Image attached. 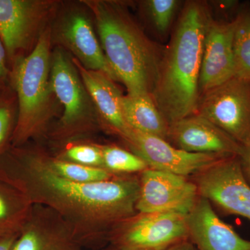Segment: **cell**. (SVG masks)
<instances>
[{
  "label": "cell",
  "instance_id": "9a60e30c",
  "mask_svg": "<svg viewBox=\"0 0 250 250\" xmlns=\"http://www.w3.org/2000/svg\"><path fill=\"white\" fill-rule=\"evenodd\" d=\"M72 230L50 208L33 205L27 222L10 250H80Z\"/></svg>",
  "mask_w": 250,
  "mask_h": 250
},
{
  "label": "cell",
  "instance_id": "f1b7e54d",
  "mask_svg": "<svg viewBox=\"0 0 250 250\" xmlns=\"http://www.w3.org/2000/svg\"><path fill=\"white\" fill-rule=\"evenodd\" d=\"M18 235L0 237V250H10Z\"/></svg>",
  "mask_w": 250,
  "mask_h": 250
},
{
  "label": "cell",
  "instance_id": "4316f807",
  "mask_svg": "<svg viewBox=\"0 0 250 250\" xmlns=\"http://www.w3.org/2000/svg\"><path fill=\"white\" fill-rule=\"evenodd\" d=\"M239 157L243 177L250 186V143L244 147V152Z\"/></svg>",
  "mask_w": 250,
  "mask_h": 250
},
{
  "label": "cell",
  "instance_id": "e0dca14e",
  "mask_svg": "<svg viewBox=\"0 0 250 250\" xmlns=\"http://www.w3.org/2000/svg\"><path fill=\"white\" fill-rule=\"evenodd\" d=\"M72 61L93 100L102 130L116 135L125 142L132 129L123 116V94L116 82L103 72L86 70L76 59L72 58Z\"/></svg>",
  "mask_w": 250,
  "mask_h": 250
},
{
  "label": "cell",
  "instance_id": "9c48e42d",
  "mask_svg": "<svg viewBox=\"0 0 250 250\" xmlns=\"http://www.w3.org/2000/svg\"><path fill=\"white\" fill-rule=\"evenodd\" d=\"M195 114L246 147L250 143V80L234 76L202 94Z\"/></svg>",
  "mask_w": 250,
  "mask_h": 250
},
{
  "label": "cell",
  "instance_id": "44dd1931",
  "mask_svg": "<svg viewBox=\"0 0 250 250\" xmlns=\"http://www.w3.org/2000/svg\"><path fill=\"white\" fill-rule=\"evenodd\" d=\"M183 4L178 0H145L139 2L140 9L149 27L161 38L170 32Z\"/></svg>",
  "mask_w": 250,
  "mask_h": 250
},
{
  "label": "cell",
  "instance_id": "4fadbf2b",
  "mask_svg": "<svg viewBox=\"0 0 250 250\" xmlns=\"http://www.w3.org/2000/svg\"><path fill=\"white\" fill-rule=\"evenodd\" d=\"M167 142L188 152L241 156L244 152L243 146L197 114L170 123Z\"/></svg>",
  "mask_w": 250,
  "mask_h": 250
},
{
  "label": "cell",
  "instance_id": "8fae6325",
  "mask_svg": "<svg viewBox=\"0 0 250 250\" xmlns=\"http://www.w3.org/2000/svg\"><path fill=\"white\" fill-rule=\"evenodd\" d=\"M139 177L137 213L174 212L187 215L200 197L191 177L149 167Z\"/></svg>",
  "mask_w": 250,
  "mask_h": 250
},
{
  "label": "cell",
  "instance_id": "2e32d148",
  "mask_svg": "<svg viewBox=\"0 0 250 250\" xmlns=\"http://www.w3.org/2000/svg\"><path fill=\"white\" fill-rule=\"evenodd\" d=\"M187 225L189 241L197 250H250V241L225 223L204 197L187 215Z\"/></svg>",
  "mask_w": 250,
  "mask_h": 250
},
{
  "label": "cell",
  "instance_id": "30bf717a",
  "mask_svg": "<svg viewBox=\"0 0 250 250\" xmlns=\"http://www.w3.org/2000/svg\"><path fill=\"white\" fill-rule=\"evenodd\" d=\"M191 179L200 196L222 213L250 220V186L243 177L239 156H227Z\"/></svg>",
  "mask_w": 250,
  "mask_h": 250
},
{
  "label": "cell",
  "instance_id": "ffe728a7",
  "mask_svg": "<svg viewBox=\"0 0 250 250\" xmlns=\"http://www.w3.org/2000/svg\"><path fill=\"white\" fill-rule=\"evenodd\" d=\"M233 50L234 76L250 80V4L242 5L235 18Z\"/></svg>",
  "mask_w": 250,
  "mask_h": 250
},
{
  "label": "cell",
  "instance_id": "7a4b0ae2",
  "mask_svg": "<svg viewBox=\"0 0 250 250\" xmlns=\"http://www.w3.org/2000/svg\"><path fill=\"white\" fill-rule=\"evenodd\" d=\"M212 18L211 8L207 1H186L165 46L151 95L169 124L195 114L200 96L204 43Z\"/></svg>",
  "mask_w": 250,
  "mask_h": 250
},
{
  "label": "cell",
  "instance_id": "ac0fdd59",
  "mask_svg": "<svg viewBox=\"0 0 250 250\" xmlns=\"http://www.w3.org/2000/svg\"><path fill=\"white\" fill-rule=\"evenodd\" d=\"M121 103L125 121L131 129L168 141L170 124L150 94L123 95Z\"/></svg>",
  "mask_w": 250,
  "mask_h": 250
},
{
  "label": "cell",
  "instance_id": "d6986e66",
  "mask_svg": "<svg viewBox=\"0 0 250 250\" xmlns=\"http://www.w3.org/2000/svg\"><path fill=\"white\" fill-rule=\"evenodd\" d=\"M32 207L22 192L0 180V237L19 234Z\"/></svg>",
  "mask_w": 250,
  "mask_h": 250
},
{
  "label": "cell",
  "instance_id": "6da1fadb",
  "mask_svg": "<svg viewBox=\"0 0 250 250\" xmlns=\"http://www.w3.org/2000/svg\"><path fill=\"white\" fill-rule=\"evenodd\" d=\"M0 180L55 212L72 230L80 248H102L108 233L137 213L139 174L116 175L95 183H77L57 175L45 164L42 149L11 147L0 155Z\"/></svg>",
  "mask_w": 250,
  "mask_h": 250
},
{
  "label": "cell",
  "instance_id": "8992f818",
  "mask_svg": "<svg viewBox=\"0 0 250 250\" xmlns=\"http://www.w3.org/2000/svg\"><path fill=\"white\" fill-rule=\"evenodd\" d=\"M94 24L91 13L82 1L61 4L51 24L52 46L65 49L86 70L103 72L116 82Z\"/></svg>",
  "mask_w": 250,
  "mask_h": 250
},
{
  "label": "cell",
  "instance_id": "7402d4cb",
  "mask_svg": "<svg viewBox=\"0 0 250 250\" xmlns=\"http://www.w3.org/2000/svg\"><path fill=\"white\" fill-rule=\"evenodd\" d=\"M42 156L45 164L54 173L77 183H95L108 180L116 176L103 167H90L61 160L56 156L50 155L44 149H42Z\"/></svg>",
  "mask_w": 250,
  "mask_h": 250
},
{
  "label": "cell",
  "instance_id": "277c9868",
  "mask_svg": "<svg viewBox=\"0 0 250 250\" xmlns=\"http://www.w3.org/2000/svg\"><path fill=\"white\" fill-rule=\"evenodd\" d=\"M52 49L50 24L30 53L10 67L9 85L18 103L11 147H21L47 135L52 120L58 114L61 105L50 83Z\"/></svg>",
  "mask_w": 250,
  "mask_h": 250
},
{
  "label": "cell",
  "instance_id": "3957f363",
  "mask_svg": "<svg viewBox=\"0 0 250 250\" xmlns=\"http://www.w3.org/2000/svg\"><path fill=\"white\" fill-rule=\"evenodd\" d=\"M93 16L99 40L116 80L128 95H152L165 46L152 40L124 1L83 0Z\"/></svg>",
  "mask_w": 250,
  "mask_h": 250
},
{
  "label": "cell",
  "instance_id": "cb8c5ba5",
  "mask_svg": "<svg viewBox=\"0 0 250 250\" xmlns=\"http://www.w3.org/2000/svg\"><path fill=\"white\" fill-rule=\"evenodd\" d=\"M18 117L16 93L11 85L0 88V155L11 146Z\"/></svg>",
  "mask_w": 250,
  "mask_h": 250
},
{
  "label": "cell",
  "instance_id": "5b68a950",
  "mask_svg": "<svg viewBox=\"0 0 250 250\" xmlns=\"http://www.w3.org/2000/svg\"><path fill=\"white\" fill-rule=\"evenodd\" d=\"M50 83L62 108V116L47 134L52 142L65 146L102 130L93 100L72 56L57 46L51 57Z\"/></svg>",
  "mask_w": 250,
  "mask_h": 250
},
{
  "label": "cell",
  "instance_id": "d4e9b609",
  "mask_svg": "<svg viewBox=\"0 0 250 250\" xmlns=\"http://www.w3.org/2000/svg\"><path fill=\"white\" fill-rule=\"evenodd\" d=\"M57 155L61 160L104 168L103 155L98 143L74 142L65 145Z\"/></svg>",
  "mask_w": 250,
  "mask_h": 250
},
{
  "label": "cell",
  "instance_id": "5bb4252c",
  "mask_svg": "<svg viewBox=\"0 0 250 250\" xmlns=\"http://www.w3.org/2000/svg\"><path fill=\"white\" fill-rule=\"evenodd\" d=\"M234 27L235 18L228 21L213 16L210 20L206 32L200 67V95L234 77Z\"/></svg>",
  "mask_w": 250,
  "mask_h": 250
},
{
  "label": "cell",
  "instance_id": "484cf974",
  "mask_svg": "<svg viewBox=\"0 0 250 250\" xmlns=\"http://www.w3.org/2000/svg\"><path fill=\"white\" fill-rule=\"evenodd\" d=\"M10 66L6 49L0 37V88L9 85Z\"/></svg>",
  "mask_w": 250,
  "mask_h": 250
},
{
  "label": "cell",
  "instance_id": "83f0119b",
  "mask_svg": "<svg viewBox=\"0 0 250 250\" xmlns=\"http://www.w3.org/2000/svg\"><path fill=\"white\" fill-rule=\"evenodd\" d=\"M164 250H197L191 242L188 240L175 243Z\"/></svg>",
  "mask_w": 250,
  "mask_h": 250
},
{
  "label": "cell",
  "instance_id": "52a82bcc",
  "mask_svg": "<svg viewBox=\"0 0 250 250\" xmlns=\"http://www.w3.org/2000/svg\"><path fill=\"white\" fill-rule=\"evenodd\" d=\"M61 4L54 0H0V37L10 67L33 50Z\"/></svg>",
  "mask_w": 250,
  "mask_h": 250
},
{
  "label": "cell",
  "instance_id": "603a6c76",
  "mask_svg": "<svg viewBox=\"0 0 250 250\" xmlns=\"http://www.w3.org/2000/svg\"><path fill=\"white\" fill-rule=\"evenodd\" d=\"M98 145L104 168L114 175H136L149 168L141 157L130 150L114 145Z\"/></svg>",
  "mask_w": 250,
  "mask_h": 250
},
{
  "label": "cell",
  "instance_id": "7c38bea8",
  "mask_svg": "<svg viewBox=\"0 0 250 250\" xmlns=\"http://www.w3.org/2000/svg\"><path fill=\"white\" fill-rule=\"evenodd\" d=\"M131 152L141 157L149 168L191 177L227 155L188 152L165 140L133 130L125 142Z\"/></svg>",
  "mask_w": 250,
  "mask_h": 250
},
{
  "label": "cell",
  "instance_id": "ba28073f",
  "mask_svg": "<svg viewBox=\"0 0 250 250\" xmlns=\"http://www.w3.org/2000/svg\"><path fill=\"white\" fill-rule=\"evenodd\" d=\"M188 239L187 215L174 212L137 213L115 225L107 236L110 246L123 250H164Z\"/></svg>",
  "mask_w": 250,
  "mask_h": 250
},
{
  "label": "cell",
  "instance_id": "f546056e",
  "mask_svg": "<svg viewBox=\"0 0 250 250\" xmlns=\"http://www.w3.org/2000/svg\"><path fill=\"white\" fill-rule=\"evenodd\" d=\"M104 250H123L121 249H118V248H115V247L110 246L108 247L106 249H105Z\"/></svg>",
  "mask_w": 250,
  "mask_h": 250
}]
</instances>
